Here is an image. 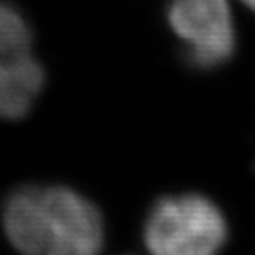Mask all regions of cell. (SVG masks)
I'll return each instance as SVG.
<instances>
[{"label": "cell", "mask_w": 255, "mask_h": 255, "mask_svg": "<svg viewBox=\"0 0 255 255\" xmlns=\"http://www.w3.org/2000/svg\"><path fill=\"white\" fill-rule=\"evenodd\" d=\"M243 2L248 5V7H250V9H254V11H255V0H243Z\"/></svg>", "instance_id": "cell-5"}, {"label": "cell", "mask_w": 255, "mask_h": 255, "mask_svg": "<svg viewBox=\"0 0 255 255\" xmlns=\"http://www.w3.org/2000/svg\"><path fill=\"white\" fill-rule=\"evenodd\" d=\"M9 241L25 254L91 255L103 245L100 211L62 186L21 188L4 207Z\"/></svg>", "instance_id": "cell-1"}, {"label": "cell", "mask_w": 255, "mask_h": 255, "mask_svg": "<svg viewBox=\"0 0 255 255\" xmlns=\"http://www.w3.org/2000/svg\"><path fill=\"white\" fill-rule=\"evenodd\" d=\"M168 21L200 68H215L234 52V23L229 0H172Z\"/></svg>", "instance_id": "cell-4"}, {"label": "cell", "mask_w": 255, "mask_h": 255, "mask_svg": "<svg viewBox=\"0 0 255 255\" xmlns=\"http://www.w3.org/2000/svg\"><path fill=\"white\" fill-rule=\"evenodd\" d=\"M43 82L30 28L20 12L0 4V119L23 117L39 96Z\"/></svg>", "instance_id": "cell-3"}, {"label": "cell", "mask_w": 255, "mask_h": 255, "mask_svg": "<svg viewBox=\"0 0 255 255\" xmlns=\"http://www.w3.org/2000/svg\"><path fill=\"white\" fill-rule=\"evenodd\" d=\"M143 239L158 255H207L225 243L227 223L206 197H168L151 211Z\"/></svg>", "instance_id": "cell-2"}]
</instances>
